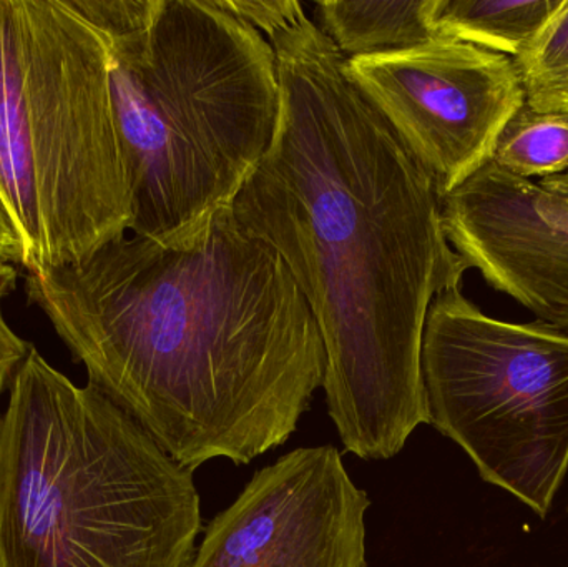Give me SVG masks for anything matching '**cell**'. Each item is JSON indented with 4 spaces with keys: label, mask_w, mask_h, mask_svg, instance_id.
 <instances>
[{
    "label": "cell",
    "mask_w": 568,
    "mask_h": 567,
    "mask_svg": "<svg viewBox=\"0 0 568 567\" xmlns=\"http://www.w3.org/2000/svg\"><path fill=\"white\" fill-rule=\"evenodd\" d=\"M270 43L278 123L233 213L282 256L313 312L344 448L390 459L429 423L427 315L440 293L463 288L469 266L444 232L433 180L320 27L306 16Z\"/></svg>",
    "instance_id": "cell-1"
},
{
    "label": "cell",
    "mask_w": 568,
    "mask_h": 567,
    "mask_svg": "<svg viewBox=\"0 0 568 567\" xmlns=\"http://www.w3.org/2000/svg\"><path fill=\"white\" fill-rule=\"evenodd\" d=\"M26 293L90 385L190 472L284 445L323 386L306 298L232 206L192 245L125 235L82 262L27 272Z\"/></svg>",
    "instance_id": "cell-2"
},
{
    "label": "cell",
    "mask_w": 568,
    "mask_h": 567,
    "mask_svg": "<svg viewBox=\"0 0 568 567\" xmlns=\"http://www.w3.org/2000/svg\"><path fill=\"white\" fill-rule=\"evenodd\" d=\"M193 472L30 348L0 415V567H190Z\"/></svg>",
    "instance_id": "cell-3"
},
{
    "label": "cell",
    "mask_w": 568,
    "mask_h": 567,
    "mask_svg": "<svg viewBox=\"0 0 568 567\" xmlns=\"http://www.w3.org/2000/svg\"><path fill=\"white\" fill-rule=\"evenodd\" d=\"M105 39L130 232L192 245L272 145L275 49L222 0H160L146 29Z\"/></svg>",
    "instance_id": "cell-4"
},
{
    "label": "cell",
    "mask_w": 568,
    "mask_h": 567,
    "mask_svg": "<svg viewBox=\"0 0 568 567\" xmlns=\"http://www.w3.org/2000/svg\"><path fill=\"white\" fill-rule=\"evenodd\" d=\"M0 202L26 272L82 262L132 225L109 42L73 0H0Z\"/></svg>",
    "instance_id": "cell-5"
},
{
    "label": "cell",
    "mask_w": 568,
    "mask_h": 567,
    "mask_svg": "<svg viewBox=\"0 0 568 567\" xmlns=\"http://www.w3.org/2000/svg\"><path fill=\"white\" fill-rule=\"evenodd\" d=\"M429 423L490 485L546 518L568 472V333L440 293L424 328Z\"/></svg>",
    "instance_id": "cell-6"
},
{
    "label": "cell",
    "mask_w": 568,
    "mask_h": 567,
    "mask_svg": "<svg viewBox=\"0 0 568 567\" xmlns=\"http://www.w3.org/2000/svg\"><path fill=\"white\" fill-rule=\"evenodd\" d=\"M344 73L439 199L493 160L504 126L526 103L514 59L453 39L346 60Z\"/></svg>",
    "instance_id": "cell-7"
},
{
    "label": "cell",
    "mask_w": 568,
    "mask_h": 567,
    "mask_svg": "<svg viewBox=\"0 0 568 567\" xmlns=\"http://www.w3.org/2000/svg\"><path fill=\"white\" fill-rule=\"evenodd\" d=\"M369 506L336 448L294 449L210 523L190 567H366Z\"/></svg>",
    "instance_id": "cell-8"
},
{
    "label": "cell",
    "mask_w": 568,
    "mask_h": 567,
    "mask_svg": "<svg viewBox=\"0 0 568 567\" xmlns=\"http://www.w3.org/2000/svg\"><path fill=\"white\" fill-rule=\"evenodd\" d=\"M440 215L450 245L487 285L568 332V173L532 182L490 160L440 199Z\"/></svg>",
    "instance_id": "cell-9"
},
{
    "label": "cell",
    "mask_w": 568,
    "mask_h": 567,
    "mask_svg": "<svg viewBox=\"0 0 568 567\" xmlns=\"http://www.w3.org/2000/svg\"><path fill=\"white\" fill-rule=\"evenodd\" d=\"M434 6L436 0H321L314 23L344 59H361L439 39Z\"/></svg>",
    "instance_id": "cell-10"
},
{
    "label": "cell",
    "mask_w": 568,
    "mask_h": 567,
    "mask_svg": "<svg viewBox=\"0 0 568 567\" xmlns=\"http://www.w3.org/2000/svg\"><path fill=\"white\" fill-rule=\"evenodd\" d=\"M562 0H436L439 39L459 40L516 60L526 52Z\"/></svg>",
    "instance_id": "cell-11"
},
{
    "label": "cell",
    "mask_w": 568,
    "mask_h": 567,
    "mask_svg": "<svg viewBox=\"0 0 568 567\" xmlns=\"http://www.w3.org/2000/svg\"><path fill=\"white\" fill-rule=\"evenodd\" d=\"M493 162L520 179L559 175L568 169V115L524 103L504 126Z\"/></svg>",
    "instance_id": "cell-12"
},
{
    "label": "cell",
    "mask_w": 568,
    "mask_h": 567,
    "mask_svg": "<svg viewBox=\"0 0 568 567\" xmlns=\"http://www.w3.org/2000/svg\"><path fill=\"white\" fill-rule=\"evenodd\" d=\"M526 103L537 112L568 115V0L517 57Z\"/></svg>",
    "instance_id": "cell-13"
},
{
    "label": "cell",
    "mask_w": 568,
    "mask_h": 567,
    "mask_svg": "<svg viewBox=\"0 0 568 567\" xmlns=\"http://www.w3.org/2000/svg\"><path fill=\"white\" fill-rule=\"evenodd\" d=\"M73 6L103 37H119L146 29L160 0H73Z\"/></svg>",
    "instance_id": "cell-14"
},
{
    "label": "cell",
    "mask_w": 568,
    "mask_h": 567,
    "mask_svg": "<svg viewBox=\"0 0 568 567\" xmlns=\"http://www.w3.org/2000/svg\"><path fill=\"white\" fill-rule=\"evenodd\" d=\"M222 3L268 40L306 17L303 6L294 0H222Z\"/></svg>",
    "instance_id": "cell-15"
},
{
    "label": "cell",
    "mask_w": 568,
    "mask_h": 567,
    "mask_svg": "<svg viewBox=\"0 0 568 567\" xmlns=\"http://www.w3.org/2000/svg\"><path fill=\"white\" fill-rule=\"evenodd\" d=\"M17 266L0 265V396L3 389H9L10 382L16 375L17 368L22 365L29 355L30 345L20 338L3 316V302L16 290Z\"/></svg>",
    "instance_id": "cell-16"
},
{
    "label": "cell",
    "mask_w": 568,
    "mask_h": 567,
    "mask_svg": "<svg viewBox=\"0 0 568 567\" xmlns=\"http://www.w3.org/2000/svg\"><path fill=\"white\" fill-rule=\"evenodd\" d=\"M23 255L26 250H23L22 236L0 202V265L23 269Z\"/></svg>",
    "instance_id": "cell-17"
}]
</instances>
